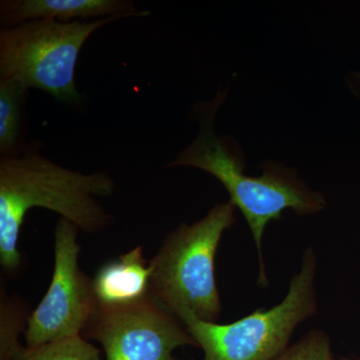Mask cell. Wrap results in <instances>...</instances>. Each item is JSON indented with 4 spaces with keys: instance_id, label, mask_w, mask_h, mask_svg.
<instances>
[{
    "instance_id": "ba28073f",
    "label": "cell",
    "mask_w": 360,
    "mask_h": 360,
    "mask_svg": "<svg viewBox=\"0 0 360 360\" xmlns=\"http://www.w3.org/2000/svg\"><path fill=\"white\" fill-rule=\"evenodd\" d=\"M149 11H137L129 0H1L0 23L11 27L39 20L68 23L90 18L148 16Z\"/></svg>"
},
{
    "instance_id": "8fae6325",
    "label": "cell",
    "mask_w": 360,
    "mask_h": 360,
    "mask_svg": "<svg viewBox=\"0 0 360 360\" xmlns=\"http://www.w3.org/2000/svg\"><path fill=\"white\" fill-rule=\"evenodd\" d=\"M30 307L18 296L7 295L4 284L0 293V360H13L22 345L18 342L26 329Z\"/></svg>"
},
{
    "instance_id": "7a4b0ae2",
    "label": "cell",
    "mask_w": 360,
    "mask_h": 360,
    "mask_svg": "<svg viewBox=\"0 0 360 360\" xmlns=\"http://www.w3.org/2000/svg\"><path fill=\"white\" fill-rule=\"evenodd\" d=\"M115 182L108 172L84 174L47 160L37 149L0 158V265L8 276L22 269L18 250L28 210L45 208L70 220L79 231L96 233L112 217L96 196L108 198Z\"/></svg>"
},
{
    "instance_id": "5bb4252c",
    "label": "cell",
    "mask_w": 360,
    "mask_h": 360,
    "mask_svg": "<svg viewBox=\"0 0 360 360\" xmlns=\"http://www.w3.org/2000/svg\"><path fill=\"white\" fill-rule=\"evenodd\" d=\"M348 86L360 99V72H352L347 78Z\"/></svg>"
},
{
    "instance_id": "4fadbf2b",
    "label": "cell",
    "mask_w": 360,
    "mask_h": 360,
    "mask_svg": "<svg viewBox=\"0 0 360 360\" xmlns=\"http://www.w3.org/2000/svg\"><path fill=\"white\" fill-rule=\"evenodd\" d=\"M274 360H333V357L328 335L314 329Z\"/></svg>"
},
{
    "instance_id": "5b68a950",
    "label": "cell",
    "mask_w": 360,
    "mask_h": 360,
    "mask_svg": "<svg viewBox=\"0 0 360 360\" xmlns=\"http://www.w3.org/2000/svg\"><path fill=\"white\" fill-rule=\"evenodd\" d=\"M315 269L316 259L309 248L288 295L272 309L255 310L229 324L184 321L187 333L205 352L203 360H274L283 354L296 326L317 312Z\"/></svg>"
},
{
    "instance_id": "9a60e30c",
    "label": "cell",
    "mask_w": 360,
    "mask_h": 360,
    "mask_svg": "<svg viewBox=\"0 0 360 360\" xmlns=\"http://www.w3.org/2000/svg\"><path fill=\"white\" fill-rule=\"evenodd\" d=\"M340 360H352V359H340ZM360 360V359H359Z\"/></svg>"
},
{
    "instance_id": "277c9868",
    "label": "cell",
    "mask_w": 360,
    "mask_h": 360,
    "mask_svg": "<svg viewBox=\"0 0 360 360\" xmlns=\"http://www.w3.org/2000/svg\"><path fill=\"white\" fill-rule=\"evenodd\" d=\"M122 16L63 23L27 21L0 30V78L26 89L44 90L60 103L82 98L75 84V68L87 39Z\"/></svg>"
},
{
    "instance_id": "9c48e42d",
    "label": "cell",
    "mask_w": 360,
    "mask_h": 360,
    "mask_svg": "<svg viewBox=\"0 0 360 360\" xmlns=\"http://www.w3.org/2000/svg\"><path fill=\"white\" fill-rule=\"evenodd\" d=\"M150 265L137 246L101 265L92 278L97 302L101 305H125L139 302L150 290Z\"/></svg>"
},
{
    "instance_id": "8992f818",
    "label": "cell",
    "mask_w": 360,
    "mask_h": 360,
    "mask_svg": "<svg viewBox=\"0 0 360 360\" xmlns=\"http://www.w3.org/2000/svg\"><path fill=\"white\" fill-rule=\"evenodd\" d=\"M78 231L72 222L63 217L56 224L53 276L49 290L28 319L26 347L82 335L96 314L99 303L92 278L78 265Z\"/></svg>"
},
{
    "instance_id": "7c38bea8",
    "label": "cell",
    "mask_w": 360,
    "mask_h": 360,
    "mask_svg": "<svg viewBox=\"0 0 360 360\" xmlns=\"http://www.w3.org/2000/svg\"><path fill=\"white\" fill-rule=\"evenodd\" d=\"M13 360H101L98 348L75 335L37 347H21Z\"/></svg>"
},
{
    "instance_id": "6da1fadb",
    "label": "cell",
    "mask_w": 360,
    "mask_h": 360,
    "mask_svg": "<svg viewBox=\"0 0 360 360\" xmlns=\"http://www.w3.org/2000/svg\"><path fill=\"white\" fill-rule=\"evenodd\" d=\"M227 92H219L196 110L200 132L191 146L177 155L168 167L198 168L219 179L231 196V202L243 213L250 225L259 255L258 284L269 285L262 257V238L269 222L278 220L283 212L291 210L300 215L314 214L326 205L323 195L311 191L298 177L293 168L274 161L260 165L262 175L250 176L245 172L243 151L231 136H219L214 131V120Z\"/></svg>"
},
{
    "instance_id": "3957f363",
    "label": "cell",
    "mask_w": 360,
    "mask_h": 360,
    "mask_svg": "<svg viewBox=\"0 0 360 360\" xmlns=\"http://www.w3.org/2000/svg\"><path fill=\"white\" fill-rule=\"evenodd\" d=\"M231 201L205 219L181 224L165 236L150 265L151 295L180 321L217 322L221 302L215 281V255L224 232L236 224Z\"/></svg>"
},
{
    "instance_id": "30bf717a",
    "label": "cell",
    "mask_w": 360,
    "mask_h": 360,
    "mask_svg": "<svg viewBox=\"0 0 360 360\" xmlns=\"http://www.w3.org/2000/svg\"><path fill=\"white\" fill-rule=\"evenodd\" d=\"M28 89L13 80L0 78V153L20 155L21 110Z\"/></svg>"
},
{
    "instance_id": "52a82bcc",
    "label": "cell",
    "mask_w": 360,
    "mask_h": 360,
    "mask_svg": "<svg viewBox=\"0 0 360 360\" xmlns=\"http://www.w3.org/2000/svg\"><path fill=\"white\" fill-rule=\"evenodd\" d=\"M181 323L149 292L130 304H98L82 335L98 341L106 360H177V347H198Z\"/></svg>"
}]
</instances>
